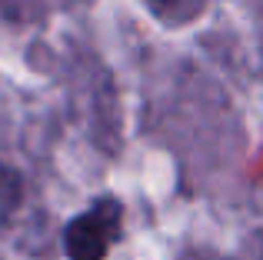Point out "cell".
Masks as SVG:
<instances>
[{"label": "cell", "instance_id": "cell-3", "mask_svg": "<svg viewBox=\"0 0 263 260\" xmlns=\"http://www.w3.org/2000/svg\"><path fill=\"white\" fill-rule=\"evenodd\" d=\"M143 4H150V7H154V10H170V7H177L180 4V0H143Z\"/></svg>", "mask_w": 263, "mask_h": 260}, {"label": "cell", "instance_id": "cell-2", "mask_svg": "<svg viewBox=\"0 0 263 260\" xmlns=\"http://www.w3.org/2000/svg\"><path fill=\"white\" fill-rule=\"evenodd\" d=\"M20 197H24V183H20L17 170L0 167V220H7L20 207Z\"/></svg>", "mask_w": 263, "mask_h": 260}, {"label": "cell", "instance_id": "cell-1", "mask_svg": "<svg viewBox=\"0 0 263 260\" xmlns=\"http://www.w3.org/2000/svg\"><path fill=\"white\" fill-rule=\"evenodd\" d=\"M123 234V203L117 197H97L64 227V254L70 260H107Z\"/></svg>", "mask_w": 263, "mask_h": 260}]
</instances>
